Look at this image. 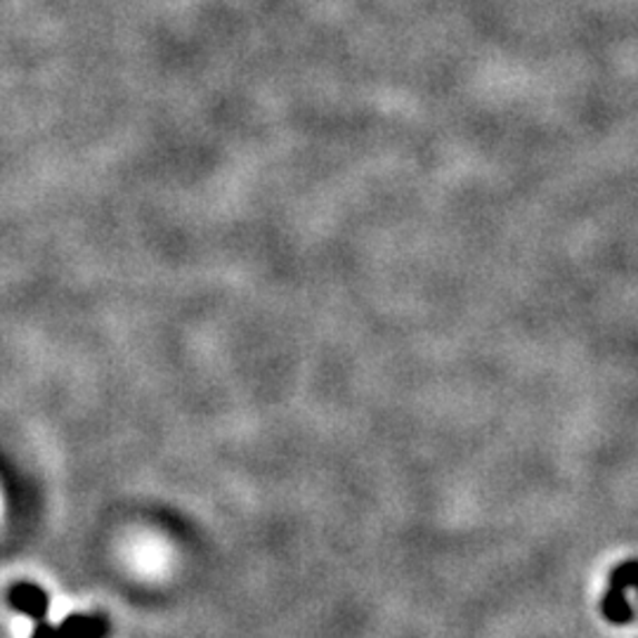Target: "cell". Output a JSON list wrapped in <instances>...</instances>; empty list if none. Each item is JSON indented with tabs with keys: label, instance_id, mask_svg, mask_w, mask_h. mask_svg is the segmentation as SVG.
<instances>
[{
	"label": "cell",
	"instance_id": "3",
	"mask_svg": "<svg viewBox=\"0 0 638 638\" xmlns=\"http://www.w3.org/2000/svg\"><path fill=\"white\" fill-rule=\"evenodd\" d=\"M60 638H107L109 620L98 612H73L57 625Z\"/></svg>",
	"mask_w": 638,
	"mask_h": 638
},
{
	"label": "cell",
	"instance_id": "4",
	"mask_svg": "<svg viewBox=\"0 0 638 638\" xmlns=\"http://www.w3.org/2000/svg\"><path fill=\"white\" fill-rule=\"evenodd\" d=\"M31 638H60V634H57V625L48 620H38L31 631Z\"/></svg>",
	"mask_w": 638,
	"mask_h": 638
},
{
	"label": "cell",
	"instance_id": "1",
	"mask_svg": "<svg viewBox=\"0 0 638 638\" xmlns=\"http://www.w3.org/2000/svg\"><path fill=\"white\" fill-rule=\"evenodd\" d=\"M636 560H625V563L617 566L610 575V587L606 591V598L601 603V610L606 615V620L612 625H627L634 620V610L627 601V591L636 587Z\"/></svg>",
	"mask_w": 638,
	"mask_h": 638
},
{
	"label": "cell",
	"instance_id": "2",
	"mask_svg": "<svg viewBox=\"0 0 638 638\" xmlns=\"http://www.w3.org/2000/svg\"><path fill=\"white\" fill-rule=\"evenodd\" d=\"M8 603L17 612L27 615L29 620L38 622V620H46V615L50 610V596L46 589H41L33 582H17L8 591Z\"/></svg>",
	"mask_w": 638,
	"mask_h": 638
}]
</instances>
